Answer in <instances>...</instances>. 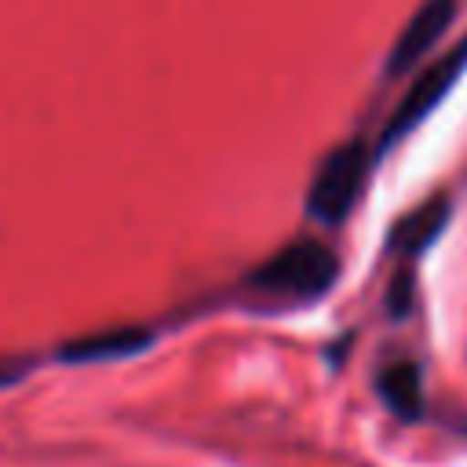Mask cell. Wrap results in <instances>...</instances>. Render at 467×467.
<instances>
[{
	"label": "cell",
	"mask_w": 467,
	"mask_h": 467,
	"mask_svg": "<svg viewBox=\"0 0 467 467\" xmlns=\"http://www.w3.org/2000/svg\"><path fill=\"white\" fill-rule=\"evenodd\" d=\"M449 197H431L420 208H412L390 234V252L398 255H420L449 223Z\"/></svg>",
	"instance_id": "cell-5"
},
{
	"label": "cell",
	"mask_w": 467,
	"mask_h": 467,
	"mask_svg": "<svg viewBox=\"0 0 467 467\" xmlns=\"http://www.w3.org/2000/svg\"><path fill=\"white\" fill-rule=\"evenodd\" d=\"M452 11H456V0H423L416 7V15L405 22V29L398 33V40L390 47V58H387V73L390 77L409 73L431 51V44H438V36L449 29Z\"/></svg>",
	"instance_id": "cell-4"
},
{
	"label": "cell",
	"mask_w": 467,
	"mask_h": 467,
	"mask_svg": "<svg viewBox=\"0 0 467 467\" xmlns=\"http://www.w3.org/2000/svg\"><path fill=\"white\" fill-rule=\"evenodd\" d=\"M409 303H412V277L409 274H398V281H394V288H390V314H405L409 310Z\"/></svg>",
	"instance_id": "cell-8"
},
{
	"label": "cell",
	"mask_w": 467,
	"mask_h": 467,
	"mask_svg": "<svg viewBox=\"0 0 467 467\" xmlns=\"http://www.w3.org/2000/svg\"><path fill=\"white\" fill-rule=\"evenodd\" d=\"M142 343H150V332H142V328H120V332H102V336L77 339V343L62 347V358H69V361L113 358V354H131V350H139Z\"/></svg>",
	"instance_id": "cell-7"
},
{
	"label": "cell",
	"mask_w": 467,
	"mask_h": 467,
	"mask_svg": "<svg viewBox=\"0 0 467 467\" xmlns=\"http://www.w3.org/2000/svg\"><path fill=\"white\" fill-rule=\"evenodd\" d=\"M336 274L339 259L332 255V248H325L321 241H296L255 266L248 274V285L281 299H314L332 288Z\"/></svg>",
	"instance_id": "cell-1"
},
{
	"label": "cell",
	"mask_w": 467,
	"mask_h": 467,
	"mask_svg": "<svg viewBox=\"0 0 467 467\" xmlns=\"http://www.w3.org/2000/svg\"><path fill=\"white\" fill-rule=\"evenodd\" d=\"M376 390L383 398V405L405 420V423H416L423 416V376L412 361H394L387 365L379 376H376Z\"/></svg>",
	"instance_id": "cell-6"
},
{
	"label": "cell",
	"mask_w": 467,
	"mask_h": 467,
	"mask_svg": "<svg viewBox=\"0 0 467 467\" xmlns=\"http://www.w3.org/2000/svg\"><path fill=\"white\" fill-rule=\"evenodd\" d=\"M467 69V40H460L449 55H441L434 66H427L416 80H412V88L405 91V99L398 102V109H394V117L387 120V131H383V146H390V142H398V139H405L423 117H431L434 113V106L449 95V88L460 80V73Z\"/></svg>",
	"instance_id": "cell-3"
},
{
	"label": "cell",
	"mask_w": 467,
	"mask_h": 467,
	"mask_svg": "<svg viewBox=\"0 0 467 467\" xmlns=\"http://www.w3.org/2000/svg\"><path fill=\"white\" fill-rule=\"evenodd\" d=\"M365 168H368V153L361 142H343L336 146L314 171L310 190H306V212L317 223H343L347 212L354 208L361 182H365Z\"/></svg>",
	"instance_id": "cell-2"
}]
</instances>
